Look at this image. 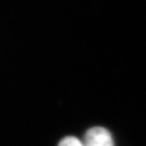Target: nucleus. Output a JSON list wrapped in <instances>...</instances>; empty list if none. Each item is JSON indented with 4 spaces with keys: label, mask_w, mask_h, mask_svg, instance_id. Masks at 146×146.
Returning a JSON list of instances; mask_svg holds the SVG:
<instances>
[{
    "label": "nucleus",
    "mask_w": 146,
    "mask_h": 146,
    "mask_svg": "<svg viewBox=\"0 0 146 146\" xmlns=\"http://www.w3.org/2000/svg\"><path fill=\"white\" fill-rule=\"evenodd\" d=\"M84 146H114L110 132L103 127H93L89 129L84 136Z\"/></svg>",
    "instance_id": "f257e3e1"
},
{
    "label": "nucleus",
    "mask_w": 146,
    "mask_h": 146,
    "mask_svg": "<svg viewBox=\"0 0 146 146\" xmlns=\"http://www.w3.org/2000/svg\"><path fill=\"white\" fill-rule=\"evenodd\" d=\"M58 146H84V144L75 136H66L60 142Z\"/></svg>",
    "instance_id": "f03ea898"
}]
</instances>
